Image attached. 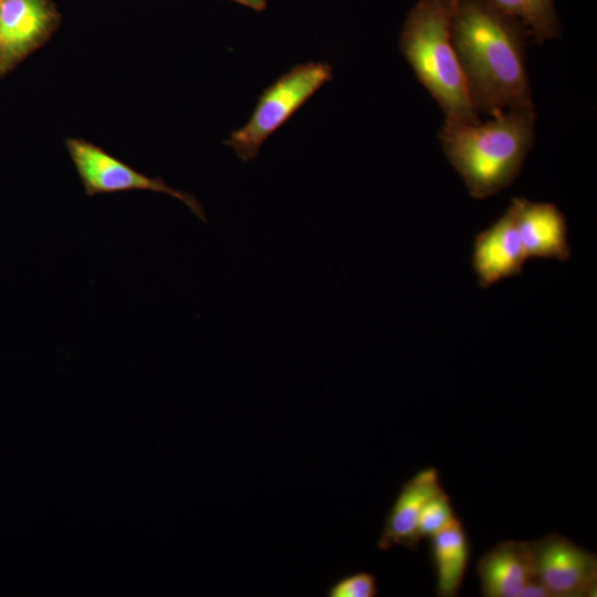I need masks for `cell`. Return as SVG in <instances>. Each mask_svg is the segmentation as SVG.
<instances>
[{
  "label": "cell",
  "mask_w": 597,
  "mask_h": 597,
  "mask_svg": "<svg viewBox=\"0 0 597 597\" xmlns=\"http://www.w3.org/2000/svg\"><path fill=\"white\" fill-rule=\"evenodd\" d=\"M457 517L451 505V501L444 491H440L430 498L422 506L419 517L417 532L421 541L423 537H431L451 521Z\"/></svg>",
  "instance_id": "obj_14"
},
{
  "label": "cell",
  "mask_w": 597,
  "mask_h": 597,
  "mask_svg": "<svg viewBox=\"0 0 597 597\" xmlns=\"http://www.w3.org/2000/svg\"><path fill=\"white\" fill-rule=\"evenodd\" d=\"M535 579L554 597L595 596L597 557L559 534L530 542Z\"/></svg>",
  "instance_id": "obj_6"
},
{
  "label": "cell",
  "mask_w": 597,
  "mask_h": 597,
  "mask_svg": "<svg viewBox=\"0 0 597 597\" xmlns=\"http://www.w3.org/2000/svg\"><path fill=\"white\" fill-rule=\"evenodd\" d=\"M231 1L240 3L255 11H263L266 8V0H231Z\"/></svg>",
  "instance_id": "obj_17"
},
{
  "label": "cell",
  "mask_w": 597,
  "mask_h": 597,
  "mask_svg": "<svg viewBox=\"0 0 597 597\" xmlns=\"http://www.w3.org/2000/svg\"><path fill=\"white\" fill-rule=\"evenodd\" d=\"M442 490L434 468L422 469L405 482L385 519L377 547L387 551L400 545L416 549L420 542L417 532L420 511Z\"/></svg>",
  "instance_id": "obj_10"
},
{
  "label": "cell",
  "mask_w": 597,
  "mask_h": 597,
  "mask_svg": "<svg viewBox=\"0 0 597 597\" xmlns=\"http://www.w3.org/2000/svg\"><path fill=\"white\" fill-rule=\"evenodd\" d=\"M332 80L333 66L326 62L295 65L261 93L248 122L232 132L224 144L242 161H250L258 156L266 138Z\"/></svg>",
  "instance_id": "obj_4"
},
{
  "label": "cell",
  "mask_w": 597,
  "mask_h": 597,
  "mask_svg": "<svg viewBox=\"0 0 597 597\" xmlns=\"http://www.w3.org/2000/svg\"><path fill=\"white\" fill-rule=\"evenodd\" d=\"M485 597H519L534 575L530 542L504 541L489 549L476 566Z\"/></svg>",
  "instance_id": "obj_11"
},
{
  "label": "cell",
  "mask_w": 597,
  "mask_h": 597,
  "mask_svg": "<svg viewBox=\"0 0 597 597\" xmlns=\"http://www.w3.org/2000/svg\"><path fill=\"white\" fill-rule=\"evenodd\" d=\"M57 24L50 0H0V75L41 46Z\"/></svg>",
  "instance_id": "obj_7"
},
{
  "label": "cell",
  "mask_w": 597,
  "mask_h": 597,
  "mask_svg": "<svg viewBox=\"0 0 597 597\" xmlns=\"http://www.w3.org/2000/svg\"><path fill=\"white\" fill-rule=\"evenodd\" d=\"M457 0H418L409 10L399 46L419 83L438 103L446 124L481 122L451 40Z\"/></svg>",
  "instance_id": "obj_3"
},
{
  "label": "cell",
  "mask_w": 597,
  "mask_h": 597,
  "mask_svg": "<svg viewBox=\"0 0 597 597\" xmlns=\"http://www.w3.org/2000/svg\"><path fill=\"white\" fill-rule=\"evenodd\" d=\"M430 551L437 575V595L457 596L463 582L470 546L461 521L454 517L430 537Z\"/></svg>",
  "instance_id": "obj_12"
},
{
  "label": "cell",
  "mask_w": 597,
  "mask_h": 597,
  "mask_svg": "<svg viewBox=\"0 0 597 597\" xmlns=\"http://www.w3.org/2000/svg\"><path fill=\"white\" fill-rule=\"evenodd\" d=\"M65 144L87 196L127 190L166 193L185 203L198 219L207 222L203 207L193 195L168 186L163 178H150L133 169L86 140L70 138Z\"/></svg>",
  "instance_id": "obj_5"
},
{
  "label": "cell",
  "mask_w": 597,
  "mask_h": 597,
  "mask_svg": "<svg viewBox=\"0 0 597 597\" xmlns=\"http://www.w3.org/2000/svg\"><path fill=\"white\" fill-rule=\"evenodd\" d=\"M534 106L510 108L486 123L446 124L439 139L469 195L486 199L519 177L535 140Z\"/></svg>",
  "instance_id": "obj_2"
},
{
  "label": "cell",
  "mask_w": 597,
  "mask_h": 597,
  "mask_svg": "<svg viewBox=\"0 0 597 597\" xmlns=\"http://www.w3.org/2000/svg\"><path fill=\"white\" fill-rule=\"evenodd\" d=\"M451 40L478 113L496 117L534 106L526 70L527 30L485 0H457Z\"/></svg>",
  "instance_id": "obj_1"
},
{
  "label": "cell",
  "mask_w": 597,
  "mask_h": 597,
  "mask_svg": "<svg viewBox=\"0 0 597 597\" xmlns=\"http://www.w3.org/2000/svg\"><path fill=\"white\" fill-rule=\"evenodd\" d=\"M501 12L519 21L535 43L557 38L561 22L554 0H485Z\"/></svg>",
  "instance_id": "obj_13"
},
{
  "label": "cell",
  "mask_w": 597,
  "mask_h": 597,
  "mask_svg": "<svg viewBox=\"0 0 597 597\" xmlns=\"http://www.w3.org/2000/svg\"><path fill=\"white\" fill-rule=\"evenodd\" d=\"M507 208L514 217L527 259L565 262L570 258L566 218L556 205L514 197Z\"/></svg>",
  "instance_id": "obj_9"
},
{
  "label": "cell",
  "mask_w": 597,
  "mask_h": 597,
  "mask_svg": "<svg viewBox=\"0 0 597 597\" xmlns=\"http://www.w3.org/2000/svg\"><path fill=\"white\" fill-rule=\"evenodd\" d=\"M376 595V578L367 572H356L338 578L326 593L328 597H374Z\"/></svg>",
  "instance_id": "obj_15"
},
{
  "label": "cell",
  "mask_w": 597,
  "mask_h": 597,
  "mask_svg": "<svg viewBox=\"0 0 597 597\" xmlns=\"http://www.w3.org/2000/svg\"><path fill=\"white\" fill-rule=\"evenodd\" d=\"M526 260L514 217L509 208L474 238L472 268L482 289L520 275Z\"/></svg>",
  "instance_id": "obj_8"
},
{
  "label": "cell",
  "mask_w": 597,
  "mask_h": 597,
  "mask_svg": "<svg viewBox=\"0 0 597 597\" xmlns=\"http://www.w3.org/2000/svg\"><path fill=\"white\" fill-rule=\"evenodd\" d=\"M519 597H554L553 594L538 580L533 578L522 589Z\"/></svg>",
  "instance_id": "obj_16"
}]
</instances>
